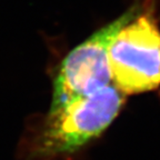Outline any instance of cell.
I'll return each mask as SVG.
<instances>
[{
  "label": "cell",
  "mask_w": 160,
  "mask_h": 160,
  "mask_svg": "<svg viewBox=\"0 0 160 160\" xmlns=\"http://www.w3.org/2000/svg\"><path fill=\"white\" fill-rule=\"evenodd\" d=\"M125 101V93L110 83L50 110L36 140V150L48 158L80 149L109 127Z\"/></svg>",
  "instance_id": "1"
},
{
  "label": "cell",
  "mask_w": 160,
  "mask_h": 160,
  "mask_svg": "<svg viewBox=\"0 0 160 160\" xmlns=\"http://www.w3.org/2000/svg\"><path fill=\"white\" fill-rule=\"evenodd\" d=\"M112 83L126 96L160 86V28L155 0L120 28L108 49Z\"/></svg>",
  "instance_id": "2"
},
{
  "label": "cell",
  "mask_w": 160,
  "mask_h": 160,
  "mask_svg": "<svg viewBox=\"0 0 160 160\" xmlns=\"http://www.w3.org/2000/svg\"><path fill=\"white\" fill-rule=\"evenodd\" d=\"M143 2L145 0H137L122 15L95 31L63 58L53 81L50 110L112 83L108 61L109 46L120 28L142 9Z\"/></svg>",
  "instance_id": "3"
}]
</instances>
